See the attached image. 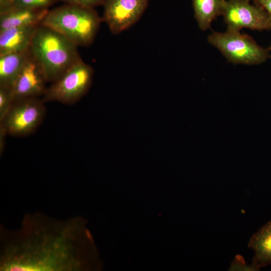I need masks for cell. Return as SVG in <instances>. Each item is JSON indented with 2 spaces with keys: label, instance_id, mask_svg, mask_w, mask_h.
Instances as JSON below:
<instances>
[{
  "label": "cell",
  "instance_id": "6da1fadb",
  "mask_svg": "<svg viewBox=\"0 0 271 271\" xmlns=\"http://www.w3.org/2000/svg\"><path fill=\"white\" fill-rule=\"evenodd\" d=\"M95 259L83 218L26 213L17 229L0 226L1 271H86Z\"/></svg>",
  "mask_w": 271,
  "mask_h": 271
},
{
  "label": "cell",
  "instance_id": "7a4b0ae2",
  "mask_svg": "<svg viewBox=\"0 0 271 271\" xmlns=\"http://www.w3.org/2000/svg\"><path fill=\"white\" fill-rule=\"evenodd\" d=\"M77 47L59 33L40 24L35 31L29 50L48 82L52 83L81 59Z\"/></svg>",
  "mask_w": 271,
  "mask_h": 271
},
{
  "label": "cell",
  "instance_id": "3957f363",
  "mask_svg": "<svg viewBox=\"0 0 271 271\" xmlns=\"http://www.w3.org/2000/svg\"><path fill=\"white\" fill-rule=\"evenodd\" d=\"M102 21L94 9L65 4L49 10L41 24L86 47L93 43Z\"/></svg>",
  "mask_w": 271,
  "mask_h": 271
},
{
  "label": "cell",
  "instance_id": "277c9868",
  "mask_svg": "<svg viewBox=\"0 0 271 271\" xmlns=\"http://www.w3.org/2000/svg\"><path fill=\"white\" fill-rule=\"evenodd\" d=\"M208 41L234 64L258 65L271 58L268 49L239 31L227 29L224 32H213L209 35Z\"/></svg>",
  "mask_w": 271,
  "mask_h": 271
},
{
  "label": "cell",
  "instance_id": "5b68a950",
  "mask_svg": "<svg viewBox=\"0 0 271 271\" xmlns=\"http://www.w3.org/2000/svg\"><path fill=\"white\" fill-rule=\"evenodd\" d=\"M93 74L92 68L81 59L47 87L42 100L75 104L89 90Z\"/></svg>",
  "mask_w": 271,
  "mask_h": 271
},
{
  "label": "cell",
  "instance_id": "8992f818",
  "mask_svg": "<svg viewBox=\"0 0 271 271\" xmlns=\"http://www.w3.org/2000/svg\"><path fill=\"white\" fill-rule=\"evenodd\" d=\"M44 101L39 97L15 101L1 121L7 134L23 137L34 132L42 124L46 113Z\"/></svg>",
  "mask_w": 271,
  "mask_h": 271
},
{
  "label": "cell",
  "instance_id": "52a82bcc",
  "mask_svg": "<svg viewBox=\"0 0 271 271\" xmlns=\"http://www.w3.org/2000/svg\"><path fill=\"white\" fill-rule=\"evenodd\" d=\"M227 29L239 31L271 30V18L260 7L249 2L225 0L222 13Z\"/></svg>",
  "mask_w": 271,
  "mask_h": 271
},
{
  "label": "cell",
  "instance_id": "ba28073f",
  "mask_svg": "<svg viewBox=\"0 0 271 271\" xmlns=\"http://www.w3.org/2000/svg\"><path fill=\"white\" fill-rule=\"evenodd\" d=\"M150 0H104L102 20L110 32L118 34L138 22Z\"/></svg>",
  "mask_w": 271,
  "mask_h": 271
},
{
  "label": "cell",
  "instance_id": "9c48e42d",
  "mask_svg": "<svg viewBox=\"0 0 271 271\" xmlns=\"http://www.w3.org/2000/svg\"><path fill=\"white\" fill-rule=\"evenodd\" d=\"M47 82L42 69L31 54L11 88L14 102L43 96Z\"/></svg>",
  "mask_w": 271,
  "mask_h": 271
},
{
  "label": "cell",
  "instance_id": "30bf717a",
  "mask_svg": "<svg viewBox=\"0 0 271 271\" xmlns=\"http://www.w3.org/2000/svg\"><path fill=\"white\" fill-rule=\"evenodd\" d=\"M49 10H33L13 7L0 13V30L38 26Z\"/></svg>",
  "mask_w": 271,
  "mask_h": 271
},
{
  "label": "cell",
  "instance_id": "8fae6325",
  "mask_svg": "<svg viewBox=\"0 0 271 271\" xmlns=\"http://www.w3.org/2000/svg\"><path fill=\"white\" fill-rule=\"evenodd\" d=\"M37 26L0 30V55L29 50Z\"/></svg>",
  "mask_w": 271,
  "mask_h": 271
},
{
  "label": "cell",
  "instance_id": "7c38bea8",
  "mask_svg": "<svg viewBox=\"0 0 271 271\" xmlns=\"http://www.w3.org/2000/svg\"><path fill=\"white\" fill-rule=\"evenodd\" d=\"M249 248L254 252L252 259V269L271 264V221L263 225L250 238Z\"/></svg>",
  "mask_w": 271,
  "mask_h": 271
},
{
  "label": "cell",
  "instance_id": "4fadbf2b",
  "mask_svg": "<svg viewBox=\"0 0 271 271\" xmlns=\"http://www.w3.org/2000/svg\"><path fill=\"white\" fill-rule=\"evenodd\" d=\"M30 54L29 50L0 55V87L12 88Z\"/></svg>",
  "mask_w": 271,
  "mask_h": 271
},
{
  "label": "cell",
  "instance_id": "5bb4252c",
  "mask_svg": "<svg viewBox=\"0 0 271 271\" xmlns=\"http://www.w3.org/2000/svg\"><path fill=\"white\" fill-rule=\"evenodd\" d=\"M225 0H192L194 17L199 28L209 29L212 22L221 15Z\"/></svg>",
  "mask_w": 271,
  "mask_h": 271
},
{
  "label": "cell",
  "instance_id": "9a60e30c",
  "mask_svg": "<svg viewBox=\"0 0 271 271\" xmlns=\"http://www.w3.org/2000/svg\"><path fill=\"white\" fill-rule=\"evenodd\" d=\"M14 102L11 89L0 87V122L4 119Z\"/></svg>",
  "mask_w": 271,
  "mask_h": 271
},
{
  "label": "cell",
  "instance_id": "2e32d148",
  "mask_svg": "<svg viewBox=\"0 0 271 271\" xmlns=\"http://www.w3.org/2000/svg\"><path fill=\"white\" fill-rule=\"evenodd\" d=\"M58 0H14V7L33 10H49Z\"/></svg>",
  "mask_w": 271,
  "mask_h": 271
},
{
  "label": "cell",
  "instance_id": "e0dca14e",
  "mask_svg": "<svg viewBox=\"0 0 271 271\" xmlns=\"http://www.w3.org/2000/svg\"><path fill=\"white\" fill-rule=\"evenodd\" d=\"M65 3L84 8H92L103 5L104 0H58Z\"/></svg>",
  "mask_w": 271,
  "mask_h": 271
},
{
  "label": "cell",
  "instance_id": "ac0fdd59",
  "mask_svg": "<svg viewBox=\"0 0 271 271\" xmlns=\"http://www.w3.org/2000/svg\"><path fill=\"white\" fill-rule=\"evenodd\" d=\"M254 4L262 8L271 18V0H253Z\"/></svg>",
  "mask_w": 271,
  "mask_h": 271
},
{
  "label": "cell",
  "instance_id": "d6986e66",
  "mask_svg": "<svg viewBox=\"0 0 271 271\" xmlns=\"http://www.w3.org/2000/svg\"><path fill=\"white\" fill-rule=\"evenodd\" d=\"M14 7V0H0V13Z\"/></svg>",
  "mask_w": 271,
  "mask_h": 271
},
{
  "label": "cell",
  "instance_id": "ffe728a7",
  "mask_svg": "<svg viewBox=\"0 0 271 271\" xmlns=\"http://www.w3.org/2000/svg\"><path fill=\"white\" fill-rule=\"evenodd\" d=\"M238 1H241L249 2L251 0H238Z\"/></svg>",
  "mask_w": 271,
  "mask_h": 271
},
{
  "label": "cell",
  "instance_id": "44dd1931",
  "mask_svg": "<svg viewBox=\"0 0 271 271\" xmlns=\"http://www.w3.org/2000/svg\"><path fill=\"white\" fill-rule=\"evenodd\" d=\"M269 50H271V44L269 46V47L268 48V49Z\"/></svg>",
  "mask_w": 271,
  "mask_h": 271
}]
</instances>
